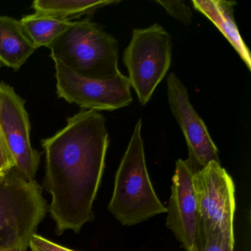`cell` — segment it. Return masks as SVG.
Masks as SVG:
<instances>
[{"instance_id": "obj_2", "label": "cell", "mask_w": 251, "mask_h": 251, "mask_svg": "<svg viewBox=\"0 0 251 251\" xmlns=\"http://www.w3.org/2000/svg\"><path fill=\"white\" fill-rule=\"evenodd\" d=\"M142 119L134 127L114 179L108 209L124 226H132L167 212L148 174L142 137Z\"/></svg>"}, {"instance_id": "obj_19", "label": "cell", "mask_w": 251, "mask_h": 251, "mask_svg": "<svg viewBox=\"0 0 251 251\" xmlns=\"http://www.w3.org/2000/svg\"><path fill=\"white\" fill-rule=\"evenodd\" d=\"M28 248V246L23 244H16V245L0 248V251H27Z\"/></svg>"}, {"instance_id": "obj_4", "label": "cell", "mask_w": 251, "mask_h": 251, "mask_svg": "<svg viewBox=\"0 0 251 251\" xmlns=\"http://www.w3.org/2000/svg\"><path fill=\"white\" fill-rule=\"evenodd\" d=\"M48 211L42 188L29 181L15 168L0 176V248L30 239Z\"/></svg>"}, {"instance_id": "obj_3", "label": "cell", "mask_w": 251, "mask_h": 251, "mask_svg": "<svg viewBox=\"0 0 251 251\" xmlns=\"http://www.w3.org/2000/svg\"><path fill=\"white\" fill-rule=\"evenodd\" d=\"M49 48L54 62L78 75L109 79L120 73L118 42L89 19L73 22Z\"/></svg>"}, {"instance_id": "obj_8", "label": "cell", "mask_w": 251, "mask_h": 251, "mask_svg": "<svg viewBox=\"0 0 251 251\" xmlns=\"http://www.w3.org/2000/svg\"><path fill=\"white\" fill-rule=\"evenodd\" d=\"M25 100L14 88L0 82V135L15 168L29 181L35 180L42 153L32 147Z\"/></svg>"}, {"instance_id": "obj_20", "label": "cell", "mask_w": 251, "mask_h": 251, "mask_svg": "<svg viewBox=\"0 0 251 251\" xmlns=\"http://www.w3.org/2000/svg\"><path fill=\"white\" fill-rule=\"evenodd\" d=\"M2 175H4L3 173H2L1 172H0V176H2Z\"/></svg>"}, {"instance_id": "obj_10", "label": "cell", "mask_w": 251, "mask_h": 251, "mask_svg": "<svg viewBox=\"0 0 251 251\" xmlns=\"http://www.w3.org/2000/svg\"><path fill=\"white\" fill-rule=\"evenodd\" d=\"M195 173L187 160H177L167 208V227L186 251L193 248L198 228V208L193 185Z\"/></svg>"}, {"instance_id": "obj_17", "label": "cell", "mask_w": 251, "mask_h": 251, "mask_svg": "<svg viewBox=\"0 0 251 251\" xmlns=\"http://www.w3.org/2000/svg\"><path fill=\"white\" fill-rule=\"evenodd\" d=\"M29 248L31 251H75L61 246L37 233L32 236Z\"/></svg>"}, {"instance_id": "obj_12", "label": "cell", "mask_w": 251, "mask_h": 251, "mask_svg": "<svg viewBox=\"0 0 251 251\" xmlns=\"http://www.w3.org/2000/svg\"><path fill=\"white\" fill-rule=\"evenodd\" d=\"M20 20L0 16V64L19 70L36 50Z\"/></svg>"}, {"instance_id": "obj_18", "label": "cell", "mask_w": 251, "mask_h": 251, "mask_svg": "<svg viewBox=\"0 0 251 251\" xmlns=\"http://www.w3.org/2000/svg\"><path fill=\"white\" fill-rule=\"evenodd\" d=\"M12 168L14 164L0 135V172L5 174Z\"/></svg>"}, {"instance_id": "obj_15", "label": "cell", "mask_w": 251, "mask_h": 251, "mask_svg": "<svg viewBox=\"0 0 251 251\" xmlns=\"http://www.w3.org/2000/svg\"><path fill=\"white\" fill-rule=\"evenodd\" d=\"M234 243V237L220 230H197L191 251H233Z\"/></svg>"}, {"instance_id": "obj_11", "label": "cell", "mask_w": 251, "mask_h": 251, "mask_svg": "<svg viewBox=\"0 0 251 251\" xmlns=\"http://www.w3.org/2000/svg\"><path fill=\"white\" fill-rule=\"evenodd\" d=\"M195 9L211 20L236 50L248 70H251V56L241 37L233 15L236 2L225 0H192Z\"/></svg>"}, {"instance_id": "obj_14", "label": "cell", "mask_w": 251, "mask_h": 251, "mask_svg": "<svg viewBox=\"0 0 251 251\" xmlns=\"http://www.w3.org/2000/svg\"><path fill=\"white\" fill-rule=\"evenodd\" d=\"M20 22L26 36L36 49L50 48L73 23L39 13L24 16Z\"/></svg>"}, {"instance_id": "obj_7", "label": "cell", "mask_w": 251, "mask_h": 251, "mask_svg": "<svg viewBox=\"0 0 251 251\" xmlns=\"http://www.w3.org/2000/svg\"><path fill=\"white\" fill-rule=\"evenodd\" d=\"M57 94L70 103L92 111H114L131 103L128 77L120 73L113 78L83 77L55 62Z\"/></svg>"}, {"instance_id": "obj_13", "label": "cell", "mask_w": 251, "mask_h": 251, "mask_svg": "<svg viewBox=\"0 0 251 251\" xmlns=\"http://www.w3.org/2000/svg\"><path fill=\"white\" fill-rule=\"evenodd\" d=\"M114 0H35V13L62 20L91 16L99 8L117 3Z\"/></svg>"}, {"instance_id": "obj_5", "label": "cell", "mask_w": 251, "mask_h": 251, "mask_svg": "<svg viewBox=\"0 0 251 251\" xmlns=\"http://www.w3.org/2000/svg\"><path fill=\"white\" fill-rule=\"evenodd\" d=\"M171 61V36L164 27L156 23L133 30L123 53V63L141 105H146L152 98L167 75Z\"/></svg>"}, {"instance_id": "obj_16", "label": "cell", "mask_w": 251, "mask_h": 251, "mask_svg": "<svg viewBox=\"0 0 251 251\" xmlns=\"http://www.w3.org/2000/svg\"><path fill=\"white\" fill-rule=\"evenodd\" d=\"M169 14L183 24L190 25L192 23V13L189 7L183 1H160L157 0Z\"/></svg>"}, {"instance_id": "obj_9", "label": "cell", "mask_w": 251, "mask_h": 251, "mask_svg": "<svg viewBox=\"0 0 251 251\" xmlns=\"http://www.w3.org/2000/svg\"><path fill=\"white\" fill-rule=\"evenodd\" d=\"M167 95L170 109L186 139L189 149L186 160L192 168L197 173L211 161L220 162L217 146L192 106L187 89L173 73L167 78Z\"/></svg>"}, {"instance_id": "obj_6", "label": "cell", "mask_w": 251, "mask_h": 251, "mask_svg": "<svg viewBox=\"0 0 251 251\" xmlns=\"http://www.w3.org/2000/svg\"><path fill=\"white\" fill-rule=\"evenodd\" d=\"M193 185L198 208L197 230H220L234 237L235 185L228 173L220 162L211 161L195 173Z\"/></svg>"}, {"instance_id": "obj_1", "label": "cell", "mask_w": 251, "mask_h": 251, "mask_svg": "<svg viewBox=\"0 0 251 251\" xmlns=\"http://www.w3.org/2000/svg\"><path fill=\"white\" fill-rule=\"evenodd\" d=\"M42 145L46 158L44 187L52 197L48 211L57 235L68 230L79 233L95 218L93 203L109 145L105 117L81 110Z\"/></svg>"}]
</instances>
